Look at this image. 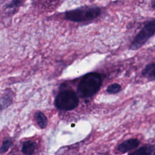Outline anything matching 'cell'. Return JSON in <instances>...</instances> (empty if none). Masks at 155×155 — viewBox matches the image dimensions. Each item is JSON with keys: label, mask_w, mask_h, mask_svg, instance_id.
I'll list each match as a JSON object with an SVG mask.
<instances>
[{"label": "cell", "mask_w": 155, "mask_h": 155, "mask_svg": "<svg viewBox=\"0 0 155 155\" xmlns=\"http://www.w3.org/2000/svg\"><path fill=\"white\" fill-rule=\"evenodd\" d=\"M122 90L121 85L117 83H113L108 85L107 88V92L110 94H114L119 93Z\"/></svg>", "instance_id": "30bf717a"}, {"label": "cell", "mask_w": 155, "mask_h": 155, "mask_svg": "<svg viewBox=\"0 0 155 155\" xmlns=\"http://www.w3.org/2000/svg\"><path fill=\"white\" fill-rule=\"evenodd\" d=\"M79 98L73 90H68L60 92L55 99V106L62 110H71L78 107Z\"/></svg>", "instance_id": "277c9868"}, {"label": "cell", "mask_w": 155, "mask_h": 155, "mask_svg": "<svg viewBox=\"0 0 155 155\" xmlns=\"http://www.w3.org/2000/svg\"><path fill=\"white\" fill-rule=\"evenodd\" d=\"M101 12V8L97 6L85 5L67 12L65 16L73 22H85L96 18Z\"/></svg>", "instance_id": "7a4b0ae2"}, {"label": "cell", "mask_w": 155, "mask_h": 155, "mask_svg": "<svg viewBox=\"0 0 155 155\" xmlns=\"http://www.w3.org/2000/svg\"><path fill=\"white\" fill-rule=\"evenodd\" d=\"M101 85V75L97 73H89L82 78L78 84V94L81 97H90L99 90Z\"/></svg>", "instance_id": "6da1fadb"}, {"label": "cell", "mask_w": 155, "mask_h": 155, "mask_svg": "<svg viewBox=\"0 0 155 155\" xmlns=\"http://www.w3.org/2000/svg\"><path fill=\"white\" fill-rule=\"evenodd\" d=\"M37 144L35 141L28 140L25 141L22 145L21 152L25 155H32L36 148Z\"/></svg>", "instance_id": "52a82bcc"}, {"label": "cell", "mask_w": 155, "mask_h": 155, "mask_svg": "<svg viewBox=\"0 0 155 155\" xmlns=\"http://www.w3.org/2000/svg\"><path fill=\"white\" fill-rule=\"evenodd\" d=\"M142 74L149 81H155V62L147 65L142 70Z\"/></svg>", "instance_id": "ba28073f"}, {"label": "cell", "mask_w": 155, "mask_h": 155, "mask_svg": "<svg viewBox=\"0 0 155 155\" xmlns=\"http://www.w3.org/2000/svg\"><path fill=\"white\" fill-rule=\"evenodd\" d=\"M0 110H2V109H1V107H0Z\"/></svg>", "instance_id": "4fadbf2b"}, {"label": "cell", "mask_w": 155, "mask_h": 155, "mask_svg": "<svg viewBox=\"0 0 155 155\" xmlns=\"http://www.w3.org/2000/svg\"><path fill=\"white\" fill-rule=\"evenodd\" d=\"M155 33V18L147 22L131 42L129 49L136 50L141 48Z\"/></svg>", "instance_id": "3957f363"}, {"label": "cell", "mask_w": 155, "mask_h": 155, "mask_svg": "<svg viewBox=\"0 0 155 155\" xmlns=\"http://www.w3.org/2000/svg\"><path fill=\"white\" fill-rule=\"evenodd\" d=\"M139 145L140 140L138 139L130 138L119 143L117 147V151L120 154H125L137 148Z\"/></svg>", "instance_id": "5b68a950"}, {"label": "cell", "mask_w": 155, "mask_h": 155, "mask_svg": "<svg viewBox=\"0 0 155 155\" xmlns=\"http://www.w3.org/2000/svg\"><path fill=\"white\" fill-rule=\"evenodd\" d=\"M128 155H155V148L152 145H145Z\"/></svg>", "instance_id": "8992f818"}, {"label": "cell", "mask_w": 155, "mask_h": 155, "mask_svg": "<svg viewBox=\"0 0 155 155\" xmlns=\"http://www.w3.org/2000/svg\"><path fill=\"white\" fill-rule=\"evenodd\" d=\"M151 5H152V7H153L154 8H155V1H153V2H151Z\"/></svg>", "instance_id": "7c38bea8"}, {"label": "cell", "mask_w": 155, "mask_h": 155, "mask_svg": "<svg viewBox=\"0 0 155 155\" xmlns=\"http://www.w3.org/2000/svg\"><path fill=\"white\" fill-rule=\"evenodd\" d=\"M35 117L38 125L41 129H44L47 127V118L43 113L41 111H37L35 114Z\"/></svg>", "instance_id": "9c48e42d"}, {"label": "cell", "mask_w": 155, "mask_h": 155, "mask_svg": "<svg viewBox=\"0 0 155 155\" xmlns=\"http://www.w3.org/2000/svg\"><path fill=\"white\" fill-rule=\"evenodd\" d=\"M12 144L13 141L11 139L8 138L5 139L2 142L1 145L0 146V154H3L7 152L9 150L10 147L12 145Z\"/></svg>", "instance_id": "8fae6325"}]
</instances>
